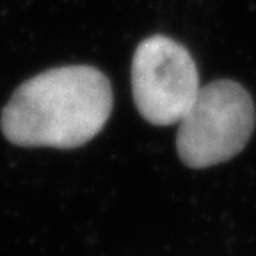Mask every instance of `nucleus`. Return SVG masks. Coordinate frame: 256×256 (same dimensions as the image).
Wrapping results in <instances>:
<instances>
[{
	"instance_id": "nucleus-1",
	"label": "nucleus",
	"mask_w": 256,
	"mask_h": 256,
	"mask_svg": "<svg viewBox=\"0 0 256 256\" xmlns=\"http://www.w3.org/2000/svg\"><path fill=\"white\" fill-rule=\"evenodd\" d=\"M108 78L92 66H60L25 80L2 110L9 142L72 150L94 139L112 112Z\"/></svg>"
},
{
	"instance_id": "nucleus-2",
	"label": "nucleus",
	"mask_w": 256,
	"mask_h": 256,
	"mask_svg": "<svg viewBox=\"0 0 256 256\" xmlns=\"http://www.w3.org/2000/svg\"><path fill=\"white\" fill-rule=\"evenodd\" d=\"M254 104L233 80L203 86L180 121L176 150L187 168L204 169L233 158L254 130Z\"/></svg>"
},
{
	"instance_id": "nucleus-3",
	"label": "nucleus",
	"mask_w": 256,
	"mask_h": 256,
	"mask_svg": "<svg viewBox=\"0 0 256 256\" xmlns=\"http://www.w3.org/2000/svg\"><path fill=\"white\" fill-rule=\"evenodd\" d=\"M200 89L196 62L187 48L162 34L140 41L132 59V94L148 123H180Z\"/></svg>"
}]
</instances>
